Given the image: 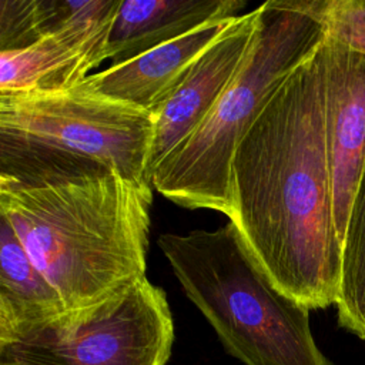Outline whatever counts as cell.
Masks as SVG:
<instances>
[{"instance_id": "cell-1", "label": "cell", "mask_w": 365, "mask_h": 365, "mask_svg": "<svg viewBox=\"0 0 365 365\" xmlns=\"http://www.w3.org/2000/svg\"><path fill=\"white\" fill-rule=\"evenodd\" d=\"M321 46L272 91L237 145L228 218L269 279L308 309L336 302L342 261Z\"/></svg>"}, {"instance_id": "cell-2", "label": "cell", "mask_w": 365, "mask_h": 365, "mask_svg": "<svg viewBox=\"0 0 365 365\" xmlns=\"http://www.w3.org/2000/svg\"><path fill=\"white\" fill-rule=\"evenodd\" d=\"M151 200L100 161L0 137V215L67 311L145 277Z\"/></svg>"}, {"instance_id": "cell-3", "label": "cell", "mask_w": 365, "mask_h": 365, "mask_svg": "<svg viewBox=\"0 0 365 365\" xmlns=\"http://www.w3.org/2000/svg\"><path fill=\"white\" fill-rule=\"evenodd\" d=\"M157 244L230 355L245 365H334L314 339L309 309L269 279L231 221L165 232Z\"/></svg>"}, {"instance_id": "cell-4", "label": "cell", "mask_w": 365, "mask_h": 365, "mask_svg": "<svg viewBox=\"0 0 365 365\" xmlns=\"http://www.w3.org/2000/svg\"><path fill=\"white\" fill-rule=\"evenodd\" d=\"M317 0L259 4L255 40L235 78L200 127L153 173V188L190 210L231 215V163L245 130L272 91L324 41Z\"/></svg>"}, {"instance_id": "cell-5", "label": "cell", "mask_w": 365, "mask_h": 365, "mask_svg": "<svg viewBox=\"0 0 365 365\" xmlns=\"http://www.w3.org/2000/svg\"><path fill=\"white\" fill-rule=\"evenodd\" d=\"M173 342L167 295L144 277L94 307L0 342V365H165Z\"/></svg>"}, {"instance_id": "cell-6", "label": "cell", "mask_w": 365, "mask_h": 365, "mask_svg": "<svg viewBox=\"0 0 365 365\" xmlns=\"http://www.w3.org/2000/svg\"><path fill=\"white\" fill-rule=\"evenodd\" d=\"M153 135L151 113L80 87L0 94V137L88 157L147 190Z\"/></svg>"}, {"instance_id": "cell-7", "label": "cell", "mask_w": 365, "mask_h": 365, "mask_svg": "<svg viewBox=\"0 0 365 365\" xmlns=\"http://www.w3.org/2000/svg\"><path fill=\"white\" fill-rule=\"evenodd\" d=\"M121 0H80L70 21L30 47L0 51V94L77 87L107 60Z\"/></svg>"}, {"instance_id": "cell-8", "label": "cell", "mask_w": 365, "mask_h": 365, "mask_svg": "<svg viewBox=\"0 0 365 365\" xmlns=\"http://www.w3.org/2000/svg\"><path fill=\"white\" fill-rule=\"evenodd\" d=\"M321 50L332 210L342 247L365 165V54L327 36Z\"/></svg>"}, {"instance_id": "cell-9", "label": "cell", "mask_w": 365, "mask_h": 365, "mask_svg": "<svg viewBox=\"0 0 365 365\" xmlns=\"http://www.w3.org/2000/svg\"><path fill=\"white\" fill-rule=\"evenodd\" d=\"M258 23L259 6L237 16L228 29L197 58L182 81L153 114L150 177L164 157L200 127L235 78L255 40Z\"/></svg>"}, {"instance_id": "cell-10", "label": "cell", "mask_w": 365, "mask_h": 365, "mask_svg": "<svg viewBox=\"0 0 365 365\" xmlns=\"http://www.w3.org/2000/svg\"><path fill=\"white\" fill-rule=\"evenodd\" d=\"M234 19L205 23L133 60L90 74L77 87L154 114Z\"/></svg>"}, {"instance_id": "cell-11", "label": "cell", "mask_w": 365, "mask_h": 365, "mask_svg": "<svg viewBox=\"0 0 365 365\" xmlns=\"http://www.w3.org/2000/svg\"><path fill=\"white\" fill-rule=\"evenodd\" d=\"M244 6L242 0H121L107 60L125 63L205 23L237 17Z\"/></svg>"}, {"instance_id": "cell-12", "label": "cell", "mask_w": 365, "mask_h": 365, "mask_svg": "<svg viewBox=\"0 0 365 365\" xmlns=\"http://www.w3.org/2000/svg\"><path fill=\"white\" fill-rule=\"evenodd\" d=\"M64 312L60 294L36 268L10 222L0 215V342Z\"/></svg>"}, {"instance_id": "cell-13", "label": "cell", "mask_w": 365, "mask_h": 365, "mask_svg": "<svg viewBox=\"0 0 365 365\" xmlns=\"http://www.w3.org/2000/svg\"><path fill=\"white\" fill-rule=\"evenodd\" d=\"M338 322L365 341V165L342 244Z\"/></svg>"}, {"instance_id": "cell-14", "label": "cell", "mask_w": 365, "mask_h": 365, "mask_svg": "<svg viewBox=\"0 0 365 365\" xmlns=\"http://www.w3.org/2000/svg\"><path fill=\"white\" fill-rule=\"evenodd\" d=\"M73 11L70 0H0V51L30 47L64 27Z\"/></svg>"}, {"instance_id": "cell-15", "label": "cell", "mask_w": 365, "mask_h": 365, "mask_svg": "<svg viewBox=\"0 0 365 365\" xmlns=\"http://www.w3.org/2000/svg\"><path fill=\"white\" fill-rule=\"evenodd\" d=\"M325 36L365 54V0H317Z\"/></svg>"}]
</instances>
